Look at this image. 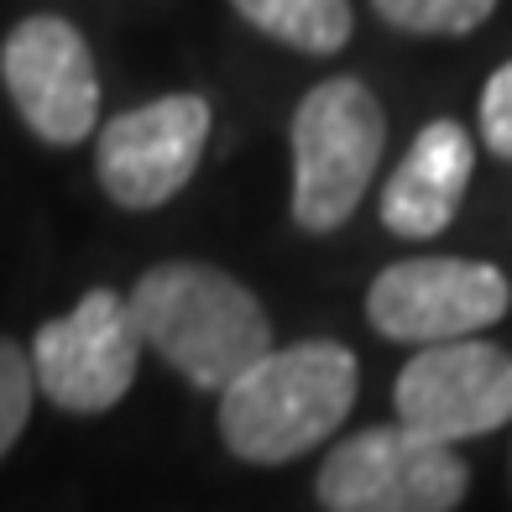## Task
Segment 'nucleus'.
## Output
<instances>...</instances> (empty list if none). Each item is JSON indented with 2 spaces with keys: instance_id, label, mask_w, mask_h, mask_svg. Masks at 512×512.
Masks as SVG:
<instances>
[{
  "instance_id": "obj_1",
  "label": "nucleus",
  "mask_w": 512,
  "mask_h": 512,
  "mask_svg": "<svg viewBox=\"0 0 512 512\" xmlns=\"http://www.w3.org/2000/svg\"><path fill=\"white\" fill-rule=\"evenodd\" d=\"M142 345L204 392H225L272 356V319L230 272L204 262H162L131 288Z\"/></svg>"
},
{
  "instance_id": "obj_2",
  "label": "nucleus",
  "mask_w": 512,
  "mask_h": 512,
  "mask_svg": "<svg viewBox=\"0 0 512 512\" xmlns=\"http://www.w3.org/2000/svg\"><path fill=\"white\" fill-rule=\"evenodd\" d=\"M356 387L361 366L345 345H283L220 392V439L246 465L298 460L351 418Z\"/></svg>"
},
{
  "instance_id": "obj_3",
  "label": "nucleus",
  "mask_w": 512,
  "mask_h": 512,
  "mask_svg": "<svg viewBox=\"0 0 512 512\" xmlns=\"http://www.w3.org/2000/svg\"><path fill=\"white\" fill-rule=\"evenodd\" d=\"M387 115L361 79H324L293 110V220L335 230L356 215L382 162Z\"/></svg>"
},
{
  "instance_id": "obj_4",
  "label": "nucleus",
  "mask_w": 512,
  "mask_h": 512,
  "mask_svg": "<svg viewBox=\"0 0 512 512\" xmlns=\"http://www.w3.org/2000/svg\"><path fill=\"white\" fill-rule=\"evenodd\" d=\"M471 471L450 445L403 424H377L324 455L314 497L324 512H455Z\"/></svg>"
},
{
  "instance_id": "obj_5",
  "label": "nucleus",
  "mask_w": 512,
  "mask_h": 512,
  "mask_svg": "<svg viewBox=\"0 0 512 512\" xmlns=\"http://www.w3.org/2000/svg\"><path fill=\"white\" fill-rule=\"evenodd\" d=\"M512 304L507 277L471 256H408L392 262L366 293L371 330L403 345H455L476 340Z\"/></svg>"
},
{
  "instance_id": "obj_6",
  "label": "nucleus",
  "mask_w": 512,
  "mask_h": 512,
  "mask_svg": "<svg viewBox=\"0 0 512 512\" xmlns=\"http://www.w3.org/2000/svg\"><path fill=\"white\" fill-rule=\"evenodd\" d=\"M32 382L63 413H105L131 392L142 361V330L126 298L95 288L74 314L48 319L32 340Z\"/></svg>"
},
{
  "instance_id": "obj_7",
  "label": "nucleus",
  "mask_w": 512,
  "mask_h": 512,
  "mask_svg": "<svg viewBox=\"0 0 512 512\" xmlns=\"http://www.w3.org/2000/svg\"><path fill=\"white\" fill-rule=\"evenodd\" d=\"M6 95L48 147H79L100 121V74L89 42L63 16H27L0 48Z\"/></svg>"
},
{
  "instance_id": "obj_8",
  "label": "nucleus",
  "mask_w": 512,
  "mask_h": 512,
  "mask_svg": "<svg viewBox=\"0 0 512 512\" xmlns=\"http://www.w3.org/2000/svg\"><path fill=\"white\" fill-rule=\"evenodd\" d=\"M398 424L455 445V439H481L512 418V356L486 340H455L418 351L392 387Z\"/></svg>"
},
{
  "instance_id": "obj_9",
  "label": "nucleus",
  "mask_w": 512,
  "mask_h": 512,
  "mask_svg": "<svg viewBox=\"0 0 512 512\" xmlns=\"http://www.w3.org/2000/svg\"><path fill=\"white\" fill-rule=\"evenodd\" d=\"M209 121H215V110L204 95H162L152 105H136L105 121L95 152L100 189L121 209L168 204L199 168Z\"/></svg>"
},
{
  "instance_id": "obj_10",
  "label": "nucleus",
  "mask_w": 512,
  "mask_h": 512,
  "mask_svg": "<svg viewBox=\"0 0 512 512\" xmlns=\"http://www.w3.org/2000/svg\"><path fill=\"white\" fill-rule=\"evenodd\" d=\"M471 168H476L471 131L455 121H429L382 189V225L403 241H429L439 230H450Z\"/></svg>"
},
{
  "instance_id": "obj_11",
  "label": "nucleus",
  "mask_w": 512,
  "mask_h": 512,
  "mask_svg": "<svg viewBox=\"0 0 512 512\" xmlns=\"http://www.w3.org/2000/svg\"><path fill=\"white\" fill-rule=\"evenodd\" d=\"M236 11L256 32H267L272 42L309 58L340 53L356 32L351 0H236Z\"/></svg>"
},
{
  "instance_id": "obj_12",
  "label": "nucleus",
  "mask_w": 512,
  "mask_h": 512,
  "mask_svg": "<svg viewBox=\"0 0 512 512\" xmlns=\"http://www.w3.org/2000/svg\"><path fill=\"white\" fill-rule=\"evenodd\" d=\"M371 6L387 27H403L418 37H460L476 32L497 11V0H371Z\"/></svg>"
},
{
  "instance_id": "obj_13",
  "label": "nucleus",
  "mask_w": 512,
  "mask_h": 512,
  "mask_svg": "<svg viewBox=\"0 0 512 512\" xmlns=\"http://www.w3.org/2000/svg\"><path fill=\"white\" fill-rule=\"evenodd\" d=\"M32 398H37V382H32V361L16 340H0V455H6L21 429L32 418Z\"/></svg>"
},
{
  "instance_id": "obj_14",
  "label": "nucleus",
  "mask_w": 512,
  "mask_h": 512,
  "mask_svg": "<svg viewBox=\"0 0 512 512\" xmlns=\"http://www.w3.org/2000/svg\"><path fill=\"white\" fill-rule=\"evenodd\" d=\"M481 136L497 157L512 162V63H502L481 89Z\"/></svg>"
}]
</instances>
